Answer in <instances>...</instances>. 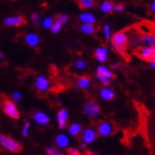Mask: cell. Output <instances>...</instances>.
<instances>
[{
	"label": "cell",
	"mask_w": 155,
	"mask_h": 155,
	"mask_svg": "<svg viewBox=\"0 0 155 155\" xmlns=\"http://www.w3.org/2000/svg\"><path fill=\"white\" fill-rule=\"evenodd\" d=\"M96 29L95 27L91 24H84L82 27H81V31L86 33V35H93L94 32H95Z\"/></svg>",
	"instance_id": "d4e9b609"
},
{
	"label": "cell",
	"mask_w": 155,
	"mask_h": 155,
	"mask_svg": "<svg viewBox=\"0 0 155 155\" xmlns=\"http://www.w3.org/2000/svg\"><path fill=\"white\" fill-rule=\"evenodd\" d=\"M4 23L7 26H11V27H20L22 25H25L27 21L23 16L16 15V16H10L5 18Z\"/></svg>",
	"instance_id": "4fadbf2b"
},
{
	"label": "cell",
	"mask_w": 155,
	"mask_h": 155,
	"mask_svg": "<svg viewBox=\"0 0 155 155\" xmlns=\"http://www.w3.org/2000/svg\"><path fill=\"white\" fill-rule=\"evenodd\" d=\"M53 24V18L49 16V17H46L43 21V27L45 29H51V26Z\"/></svg>",
	"instance_id": "f546056e"
},
{
	"label": "cell",
	"mask_w": 155,
	"mask_h": 155,
	"mask_svg": "<svg viewBox=\"0 0 155 155\" xmlns=\"http://www.w3.org/2000/svg\"><path fill=\"white\" fill-rule=\"evenodd\" d=\"M25 41L30 47L36 48L40 43V38L35 33H28V35L25 36Z\"/></svg>",
	"instance_id": "ac0fdd59"
},
{
	"label": "cell",
	"mask_w": 155,
	"mask_h": 155,
	"mask_svg": "<svg viewBox=\"0 0 155 155\" xmlns=\"http://www.w3.org/2000/svg\"><path fill=\"white\" fill-rule=\"evenodd\" d=\"M45 152L46 155H67V153L64 152L62 150H59L53 146H47L45 147Z\"/></svg>",
	"instance_id": "7402d4cb"
},
{
	"label": "cell",
	"mask_w": 155,
	"mask_h": 155,
	"mask_svg": "<svg viewBox=\"0 0 155 155\" xmlns=\"http://www.w3.org/2000/svg\"><path fill=\"white\" fill-rule=\"evenodd\" d=\"M154 28V26L150 24V22H143L142 24H140L137 26L136 31L139 35H147V33H152V30Z\"/></svg>",
	"instance_id": "e0dca14e"
},
{
	"label": "cell",
	"mask_w": 155,
	"mask_h": 155,
	"mask_svg": "<svg viewBox=\"0 0 155 155\" xmlns=\"http://www.w3.org/2000/svg\"><path fill=\"white\" fill-rule=\"evenodd\" d=\"M31 21L35 26H38L40 24V16L37 12H33L31 15Z\"/></svg>",
	"instance_id": "836d02e7"
},
{
	"label": "cell",
	"mask_w": 155,
	"mask_h": 155,
	"mask_svg": "<svg viewBox=\"0 0 155 155\" xmlns=\"http://www.w3.org/2000/svg\"><path fill=\"white\" fill-rule=\"evenodd\" d=\"M79 147H80V149H81V150H87V147H89V146H87V144H85L84 142H82V141H81L80 144H79Z\"/></svg>",
	"instance_id": "8d00e7d4"
},
{
	"label": "cell",
	"mask_w": 155,
	"mask_h": 155,
	"mask_svg": "<svg viewBox=\"0 0 155 155\" xmlns=\"http://www.w3.org/2000/svg\"><path fill=\"white\" fill-rule=\"evenodd\" d=\"M73 92H75V93H78L79 92V91H80V89H79V87H73Z\"/></svg>",
	"instance_id": "ab89813d"
},
{
	"label": "cell",
	"mask_w": 155,
	"mask_h": 155,
	"mask_svg": "<svg viewBox=\"0 0 155 155\" xmlns=\"http://www.w3.org/2000/svg\"><path fill=\"white\" fill-rule=\"evenodd\" d=\"M67 150V155H81L80 150L77 149V147H69Z\"/></svg>",
	"instance_id": "1f68e13d"
},
{
	"label": "cell",
	"mask_w": 155,
	"mask_h": 155,
	"mask_svg": "<svg viewBox=\"0 0 155 155\" xmlns=\"http://www.w3.org/2000/svg\"><path fill=\"white\" fill-rule=\"evenodd\" d=\"M113 10L115 11V12H123L125 10L124 8V6L123 5H121V4H116V5H113Z\"/></svg>",
	"instance_id": "d590c367"
},
{
	"label": "cell",
	"mask_w": 155,
	"mask_h": 155,
	"mask_svg": "<svg viewBox=\"0 0 155 155\" xmlns=\"http://www.w3.org/2000/svg\"><path fill=\"white\" fill-rule=\"evenodd\" d=\"M4 136H5V135H3L2 133H0V145H1V143H2V141H3V138H4Z\"/></svg>",
	"instance_id": "b9f144b4"
},
{
	"label": "cell",
	"mask_w": 155,
	"mask_h": 155,
	"mask_svg": "<svg viewBox=\"0 0 155 155\" xmlns=\"http://www.w3.org/2000/svg\"><path fill=\"white\" fill-rule=\"evenodd\" d=\"M69 18H70V17H69L68 15H59L56 17L55 22H58L59 24L64 25V24H66L67 22H68Z\"/></svg>",
	"instance_id": "f1b7e54d"
},
{
	"label": "cell",
	"mask_w": 155,
	"mask_h": 155,
	"mask_svg": "<svg viewBox=\"0 0 155 155\" xmlns=\"http://www.w3.org/2000/svg\"><path fill=\"white\" fill-rule=\"evenodd\" d=\"M81 134H82V142H84L87 146L91 145L92 143L95 142L97 139V136H98L96 130L91 127H87V129H85Z\"/></svg>",
	"instance_id": "9c48e42d"
},
{
	"label": "cell",
	"mask_w": 155,
	"mask_h": 155,
	"mask_svg": "<svg viewBox=\"0 0 155 155\" xmlns=\"http://www.w3.org/2000/svg\"><path fill=\"white\" fill-rule=\"evenodd\" d=\"M11 100L12 101V102H15V104L16 103H19L20 101L22 100V93L18 91H13L12 93V95H11Z\"/></svg>",
	"instance_id": "83f0119b"
},
{
	"label": "cell",
	"mask_w": 155,
	"mask_h": 155,
	"mask_svg": "<svg viewBox=\"0 0 155 155\" xmlns=\"http://www.w3.org/2000/svg\"><path fill=\"white\" fill-rule=\"evenodd\" d=\"M75 68L78 69V70H84L87 68V63L84 61V60L82 59H79L76 61L75 63Z\"/></svg>",
	"instance_id": "d6a6232c"
},
{
	"label": "cell",
	"mask_w": 155,
	"mask_h": 155,
	"mask_svg": "<svg viewBox=\"0 0 155 155\" xmlns=\"http://www.w3.org/2000/svg\"><path fill=\"white\" fill-rule=\"evenodd\" d=\"M134 54L138 58L147 62L155 61V47L154 46H139L134 50Z\"/></svg>",
	"instance_id": "3957f363"
},
{
	"label": "cell",
	"mask_w": 155,
	"mask_h": 155,
	"mask_svg": "<svg viewBox=\"0 0 155 155\" xmlns=\"http://www.w3.org/2000/svg\"><path fill=\"white\" fill-rule=\"evenodd\" d=\"M155 68V61L150 62V69H154Z\"/></svg>",
	"instance_id": "7bdbcfd3"
},
{
	"label": "cell",
	"mask_w": 155,
	"mask_h": 155,
	"mask_svg": "<svg viewBox=\"0 0 155 155\" xmlns=\"http://www.w3.org/2000/svg\"><path fill=\"white\" fill-rule=\"evenodd\" d=\"M61 28H62V25L61 24H59L58 22H55V23H53L52 24V26H51V31L53 32V33H58L59 32V31L61 30Z\"/></svg>",
	"instance_id": "e575fe53"
},
{
	"label": "cell",
	"mask_w": 155,
	"mask_h": 155,
	"mask_svg": "<svg viewBox=\"0 0 155 155\" xmlns=\"http://www.w3.org/2000/svg\"><path fill=\"white\" fill-rule=\"evenodd\" d=\"M91 85V78L87 76H80L77 78V86L80 90H87Z\"/></svg>",
	"instance_id": "d6986e66"
},
{
	"label": "cell",
	"mask_w": 155,
	"mask_h": 155,
	"mask_svg": "<svg viewBox=\"0 0 155 155\" xmlns=\"http://www.w3.org/2000/svg\"><path fill=\"white\" fill-rule=\"evenodd\" d=\"M70 137L66 133H59L54 138L55 147L59 150H66L70 147Z\"/></svg>",
	"instance_id": "7c38bea8"
},
{
	"label": "cell",
	"mask_w": 155,
	"mask_h": 155,
	"mask_svg": "<svg viewBox=\"0 0 155 155\" xmlns=\"http://www.w3.org/2000/svg\"><path fill=\"white\" fill-rule=\"evenodd\" d=\"M2 110L7 116L13 120L20 119V111L15 102L11 99H5L2 103Z\"/></svg>",
	"instance_id": "5b68a950"
},
{
	"label": "cell",
	"mask_w": 155,
	"mask_h": 155,
	"mask_svg": "<svg viewBox=\"0 0 155 155\" xmlns=\"http://www.w3.org/2000/svg\"><path fill=\"white\" fill-rule=\"evenodd\" d=\"M32 120L39 126H46L51 122V117L42 110H36L32 114Z\"/></svg>",
	"instance_id": "8fae6325"
},
{
	"label": "cell",
	"mask_w": 155,
	"mask_h": 155,
	"mask_svg": "<svg viewBox=\"0 0 155 155\" xmlns=\"http://www.w3.org/2000/svg\"><path fill=\"white\" fill-rule=\"evenodd\" d=\"M114 127L110 121H101L97 126V135L101 137H109L113 133Z\"/></svg>",
	"instance_id": "52a82bcc"
},
{
	"label": "cell",
	"mask_w": 155,
	"mask_h": 155,
	"mask_svg": "<svg viewBox=\"0 0 155 155\" xmlns=\"http://www.w3.org/2000/svg\"><path fill=\"white\" fill-rule=\"evenodd\" d=\"M1 146L5 150L12 153H17L22 150L21 143H19L18 141L11 136H4Z\"/></svg>",
	"instance_id": "8992f818"
},
{
	"label": "cell",
	"mask_w": 155,
	"mask_h": 155,
	"mask_svg": "<svg viewBox=\"0 0 155 155\" xmlns=\"http://www.w3.org/2000/svg\"><path fill=\"white\" fill-rule=\"evenodd\" d=\"M30 130H31V122L30 121H25L21 129L22 136L25 138H28L30 136Z\"/></svg>",
	"instance_id": "484cf974"
},
{
	"label": "cell",
	"mask_w": 155,
	"mask_h": 155,
	"mask_svg": "<svg viewBox=\"0 0 155 155\" xmlns=\"http://www.w3.org/2000/svg\"><path fill=\"white\" fill-rule=\"evenodd\" d=\"M110 43L112 49L120 55L124 57L127 56V50L129 46V35L126 30L119 31L115 32L110 37Z\"/></svg>",
	"instance_id": "6da1fadb"
},
{
	"label": "cell",
	"mask_w": 155,
	"mask_h": 155,
	"mask_svg": "<svg viewBox=\"0 0 155 155\" xmlns=\"http://www.w3.org/2000/svg\"><path fill=\"white\" fill-rule=\"evenodd\" d=\"M69 117H70V112L68 110L65 109V107L58 110L56 114V122H57V126L59 130H63L68 127Z\"/></svg>",
	"instance_id": "ba28073f"
},
{
	"label": "cell",
	"mask_w": 155,
	"mask_h": 155,
	"mask_svg": "<svg viewBox=\"0 0 155 155\" xmlns=\"http://www.w3.org/2000/svg\"><path fill=\"white\" fill-rule=\"evenodd\" d=\"M94 57L100 63H105L107 60V58H109V50L105 46L100 47V48L96 49L95 51H94Z\"/></svg>",
	"instance_id": "9a60e30c"
},
{
	"label": "cell",
	"mask_w": 155,
	"mask_h": 155,
	"mask_svg": "<svg viewBox=\"0 0 155 155\" xmlns=\"http://www.w3.org/2000/svg\"><path fill=\"white\" fill-rule=\"evenodd\" d=\"M3 57H4V55H3V53L0 51V60H2L3 59Z\"/></svg>",
	"instance_id": "ee69618b"
},
{
	"label": "cell",
	"mask_w": 155,
	"mask_h": 155,
	"mask_svg": "<svg viewBox=\"0 0 155 155\" xmlns=\"http://www.w3.org/2000/svg\"><path fill=\"white\" fill-rule=\"evenodd\" d=\"M112 68L114 70H121V69H122V65H121V64H114L112 66Z\"/></svg>",
	"instance_id": "74e56055"
},
{
	"label": "cell",
	"mask_w": 155,
	"mask_h": 155,
	"mask_svg": "<svg viewBox=\"0 0 155 155\" xmlns=\"http://www.w3.org/2000/svg\"><path fill=\"white\" fill-rule=\"evenodd\" d=\"M95 77L104 87H110L112 80L115 78V75L113 74V72L107 67L100 65L96 69Z\"/></svg>",
	"instance_id": "7a4b0ae2"
},
{
	"label": "cell",
	"mask_w": 155,
	"mask_h": 155,
	"mask_svg": "<svg viewBox=\"0 0 155 155\" xmlns=\"http://www.w3.org/2000/svg\"><path fill=\"white\" fill-rule=\"evenodd\" d=\"M82 113L90 118H97L101 114V107L96 101H87L82 106Z\"/></svg>",
	"instance_id": "277c9868"
},
{
	"label": "cell",
	"mask_w": 155,
	"mask_h": 155,
	"mask_svg": "<svg viewBox=\"0 0 155 155\" xmlns=\"http://www.w3.org/2000/svg\"><path fill=\"white\" fill-rule=\"evenodd\" d=\"M129 44L133 49H136L140 46L141 40H140V36L138 35V32L136 31H135V33H133L132 35H130V40L129 39Z\"/></svg>",
	"instance_id": "603a6c76"
},
{
	"label": "cell",
	"mask_w": 155,
	"mask_h": 155,
	"mask_svg": "<svg viewBox=\"0 0 155 155\" xmlns=\"http://www.w3.org/2000/svg\"><path fill=\"white\" fill-rule=\"evenodd\" d=\"M154 7H155V2L153 1L152 4H151V12H154V11H155V8H154Z\"/></svg>",
	"instance_id": "60d3db41"
},
{
	"label": "cell",
	"mask_w": 155,
	"mask_h": 155,
	"mask_svg": "<svg viewBox=\"0 0 155 155\" xmlns=\"http://www.w3.org/2000/svg\"><path fill=\"white\" fill-rule=\"evenodd\" d=\"M79 20L81 22L85 23V24H91V25H93L94 23L96 22L95 16H94L92 13H90V12L82 13V15L79 16Z\"/></svg>",
	"instance_id": "ffe728a7"
},
{
	"label": "cell",
	"mask_w": 155,
	"mask_h": 155,
	"mask_svg": "<svg viewBox=\"0 0 155 155\" xmlns=\"http://www.w3.org/2000/svg\"><path fill=\"white\" fill-rule=\"evenodd\" d=\"M103 33H104V36H105V39L106 40H110V37H111V35H110V25L106 24L103 28Z\"/></svg>",
	"instance_id": "4dcf8cb0"
},
{
	"label": "cell",
	"mask_w": 155,
	"mask_h": 155,
	"mask_svg": "<svg viewBox=\"0 0 155 155\" xmlns=\"http://www.w3.org/2000/svg\"><path fill=\"white\" fill-rule=\"evenodd\" d=\"M35 87L36 91H38L39 92L48 91L50 90V87H51L50 80L44 75H39L35 79Z\"/></svg>",
	"instance_id": "30bf717a"
},
{
	"label": "cell",
	"mask_w": 155,
	"mask_h": 155,
	"mask_svg": "<svg viewBox=\"0 0 155 155\" xmlns=\"http://www.w3.org/2000/svg\"><path fill=\"white\" fill-rule=\"evenodd\" d=\"M101 11L104 13H110L113 11V3L111 1H105L101 5Z\"/></svg>",
	"instance_id": "4316f807"
},
{
	"label": "cell",
	"mask_w": 155,
	"mask_h": 155,
	"mask_svg": "<svg viewBox=\"0 0 155 155\" xmlns=\"http://www.w3.org/2000/svg\"><path fill=\"white\" fill-rule=\"evenodd\" d=\"M99 95L103 101H107V102H110L115 97V92H114L113 89L110 87H104L100 90Z\"/></svg>",
	"instance_id": "5bb4252c"
},
{
	"label": "cell",
	"mask_w": 155,
	"mask_h": 155,
	"mask_svg": "<svg viewBox=\"0 0 155 155\" xmlns=\"http://www.w3.org/2000/svg\"><path fill=\"white\" fill-rule=\"evenodd\" d=\"M77 4L80 9L85 10L93 7L95 5V2H94V0H77Z\"/></svg>",
	"instance_id": "cb8c5ba5"
},
{
	"label": "cell",
	"mask_w": 155,
	"mask_h": 155,
	"mask_svg": "<svg viewBox=\"0 0 155 155\" xmlns=\"http://www.w3.org/2000/svg\"><path fill=\"white\" fill-rule=\"evenodd\" d=\"M87 155H100V153H98L97 151H93V150H91L87 153Z\"/></svg>",
	"instance_id": "f35d334b"
},
{
	"label": "cell",
	"mask_w": 155,
	"mask_h": 155,
	"mask_svg": "<svg viewBox=\"0 0 155 155\" xmlns=\"http://www.w3.org/2000/svg\"><path fill=\"white\" fill-rule=\"evenodd\" d=\"M83 131V126L80 123H72L68 127V133L71 137L79 136Z\"/></svg>",
	"instance_id": "2e32d148"
},
{
	"label": "cell",
	"mask_w": 155,
	"mask_h": 155,
	"mask_svg": "<svg viewBox=\"0 0 155 155\" xmlns=\"http://www.w3.org/2000/svg\"><path fill=\"white\" fill-rule=\"evenodd\" d=\"M141 43H144L147 46H154L155 39L153 33H147V35H140Z\"/></svg>",
	"instance_id": "44dd1931"
}]
</instances>
